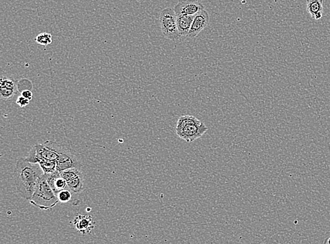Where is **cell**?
I'll list each match as a JSON object with an SVG mask.
<instances>
[{
	"mask_svg": "<svg viewBox=\"0 0 330 244\" xmlns=\"http://www.w3.org/2000/svg\"><path fill=\"white\" fill-rule=\"evenodd\" d=\"M194 16H177V25L181 37H188L193 22Z\"/></svg>",
	"mask_w": 330,
	"mask_h": 244,
	"instance_id": "obj_12",
	"label": "cell"
},
{
	"mask_svg": "<svg viewBox=\"0 0 330 244\" xmlns=\"http://www.w3.org/2000/svg\"><path fill=\"white\" fill-rule=\"evenodd\" d=\"M58 200L61 203H68L72 198V192L69 189H64L56 194Z\"/></svg>",
	"mask_w": 330,
	"mask_h": 244,
	"instance_id": "obj_18",
	"label": "cell"
},
{
	"mask_svg": "<svg viewBox=\"0 0 330 244\" xmlns=\"http://www.w3.org/2000/svg\"><path fill=\"white\" fill-rule=\"evenodd\" d=\"M0 88L18 91L16 83L13 79L7 77H3L0 79Z\"/></svg>",
	"mask_w": 330,
	"mask_h": 244,
	"instance_id": "obj_15",
	"label": "cell"
},
{
	"mask_svg": "<svg viewBox=\"0 0 330 244\" xmlns=\"http://www.w3.org/2000/svg\"><path fill=\"white\" fill-rule=\"evenodd\" d=\"M306 9L314 20H321L323 16V0H307Z\"/></svg>",
	"mask_w": 330,
	"mask_h": 244,
	"instance_id": "obj_10",
	"label": "cell"
},
{
	"mask_svg": "<svg viewBox=\"0 0 330 244\" xmlns=\"http://www.w3.org/2000/svg\"><path fill=\"white\" fill-rule=\"evenodd\" d=\"M44 175V172L38 163H31L26 158H20L16 162L14 172L17 192L24 199L29 201Z\"/></svg>",
	"mask_w": 330,
	"mask_h": 244,
	"instance_id": "obj_1",
	"label": "cell"
},
{
	"mask_svg": "<svg viewBox=\"0 0 330 244\" xmlns=\"http://www.w3.org/2000/svg\"><path fill=\"white\" fill-rule=\"evenodd\" d=\"M29 201L32 205L43 211L52 209L59 202L55 193L45 179V175L39 181L36 190Z\"/></svg>",
	"mask_w": 330,
	"mask_h": 244,
	"instance_id": "obj_4",
	"label": "cell"
},
{
	"mask_svg": "<svg viewBox=\"0 0 330 244\" xmlns=\"http://www.w3.org/2000/svg\"><path fill=\"white\" fill-rule=\"evenodd\" d=\"M35 41L39 45L47 46L52 43V36L51 34L48 33H39L38 35H37Z\"/></svg>",
	"mask_w": 330,
	"mask_h": 244,
	"instance_id": "obj_17",
	"label": "cell"
},
{
	"mask_svg": "<svg viewBox=\"0 0 330 244\" xmlns=\"http://www.w3.org/2000/svg\"><path fill=\"white\" fill-rule=\"evenodd\" d=\"M67 184L71 192L74 193V194H80L84 189L85 177L84 173L82 172L74 179L68 181Z\"/></svg>",
	"mask_w": 330,
	"mask_h": 244,
	"instance_id": "obj_13",
	"label": "cell"
},
{
	"mask_svg": "<svg viewBox=\"0 0 330 244\" xmlns=\"http://www.w3.org/2000/svg\"><path fill=\"white\" fill-rule=\"evenodd\" d=\"M0 90H1L2 99L6 100L11 99V98L14 97V95L17 92L14 90H7V89L0 88Z\"/></svg>",
	"mask_w": 330,
	"mask_h": 244,
	"instance_id": "obj_20",
	"label": "cell"
},
{
	"mask_svg": "<svg viewBox=\"0 0 330 244\" xmlns=\"http://www.w3.org/2000/svg\"><path fill=\"white\" fill-rule=\"evenodd\" d=\"M22 96L31 101L33 99V94L31 90H24L22 92Z\"/></svg>",
	"mask_w": 330,
	"mask_h": 244,
	"instance_id": "obj_22",
	"label": "cell"
},
{
	"mask_svg": "<svg viewBox=\"0 0 330 244\" xmlns=\"http://www.w3.org/2000/svg\"><path fill=\"white\" fill-rule=\"evenodd\" d=\"M37 158H38L37 159V163L42 168L45 175L53 173V172L57 170V163H56V162L51 161V160H46V159L39 158L38 156H37Z\"/></svg>",
	"mask_w": 330,
	"mask_h": 244,
	"instance_id": "obj_14",
	"label": "cell"
},
{
	"mask_svg": "<svg viewBox=\"0 0 330 244\" xmlns=\"http://www.w3.org/2000/svg\"><path fill=\"white\" fill-rule=\"evenodd\" d=\"M80 173H82V172L78 168H71V169L64 170V171L60 172L61 177L67 181V182L71 181V179H74L75 177L80 175Z\"/></svg>",
	"mask_w": 330,
	"mask_h": 244,
	"instance_id": "obj_16",
	"label": "cell"
},
{
	"mask_svg": "<svg viewBox=\"0 0 330 244\" xmlns=\"http://www.w3.org/2000/svg\"><path fill=\"white\" fill-rule=\"evenodd\" d=\"M203 9L204 6L195 0H180L174 7L176 16H194Z\"/></svg>",
	"mask_w": 330,
	"mask_h": 244,
	"instance_id": "obj_6",
	"label": "cell"
},
{
	"mask_svg": "<svg viewBox=\"0 0 330 244\" xmlns=\"http://www.w3.org/2000/svg\"><path fill=\"white\" fill-rule=\"evenodd\" d=\"M25 158L28 162H31V163H37V159H38V158H37L36 149H35V146L32 147L31 151L28 153L27 157Z\"/></svg>",
	"mask_w": 330,
	"mask_h": 244,
	"instance_id": "obj_19",
	"label": "cell"
},
{
	"mask_svg": "<svg viewBox=\"0 0 330 244\" xmlns=\"http://www.w3.org/2000/svg\"><path fill=\"white\" fill-rule=\"evenodd\" d=\"M45 177L49 185L56 195L64 189H69L67 181L61 177L60 172H58V170L53 173L46 174L45 175Z\"/></svg>",
	"mask_w": 330,
	"mask_h": 244,
	"instance_id": "obj_9",
	"label": "cell"
},
{
	"mask_svg": "<svg viewBox=\"0 0 330 244\" xmlns=\"http://www.w3.org/2000/svg\"><path fill=\"white\" fill-rule=\"evenodd\" d=\"M30 100L26 99V98L23 97L22 96H19L17 98L16 104L20 107H25L26 106L29 105Z\"/></svg>",
	"mask_w": 330,
	"mask_h": 244,
	"instance_id": "obj_21",
	"label": "cell"
},
{
	"mask_svg": "<svg viewBox=\"0 0 330 244\" xmlns=\"http://www.w3.org/2000/svg\"><path fill=\"white\" fill-rule=\"evenodd\" d=\"M209 23V14L205 9L198 12L197 14L194 15L193 22L189 32L188 37L194 39L197 37L201 31L208 26Z\"/></svg>",
	"mask_w": 330,
	"mask_h": 244,
	"instance_id": "obj_7",
	"label": "cell"
},
{
	"mask_svg": "<svg viewBox=\"0 0 330 244\" xmlns=\"http://www.w3.org/2000/svg\"><path fill=\"white\" fill-rule=\"evenodd\" d=\"M75 229L82 235L91 233L95 228V222L92 216L86 215H78L73 220Z\"/></svg>",
	"mask_w": 330,
	"mask_h": 244,
	"instance_id": "obj_8",
	"label": "cell"
},
{
	"mask_svg": "<svg viewBox=\"0 0 330 244\" xmlns=\"http://www.w3.org/2000/svg\"><path fill=\"white\" fill-rule=\"evenodd\" d=\"M160 25L164 36L171 41H178L181 37L177 25V16L174 9L166 8L160 14Z\"/></svg>",
	"mask_w": 330,
	"mask_h": 244,
	"instance_id": "obj_5",
	"label": "cell"
},
{
	"mask_svg": "<svg viewBox=\"0 0 330 244\" xmlns=\"http://www.w3.org/2000/svg\"><path fill=\"white\" fill-rule=\"evenodd\" d=\"M208 130L209 127L204 123L192 115L181 116L175 126V133L187 143L200 139Z\"/></svg>",
	"mask_w": 330,
	"mask_h": 244,
	"instance_id": "obj_2",
	"label": "cell"
},
{
	"mask_svg": "<svg viewBox=\"0 0 330 244\" xmlns=\"http://www.w3.org/2000/svg\"><path fill=\"white\" fill-rule=\"evenodd\" d=\"M53 150L56 151L58 154L57 170L62 172L64 170L71 169V168H78L81 169L82 163L80 159L75 154L72 149L70 148L67 145L51 141L45 142Z\"/></svg>",
	"mask_w": 330,
	"mask_h": 244,
	"instance_id": "obj_3",
	"label": "cell"
},
{
	"mask_svg": "<svg viewBox=\"0 0 330 244\" xmlns=\"http://www.w3.org/2000/svg\"><path fill=\"white\" fill-rule=\"evenodd\" d=\"M324 244H330V236L325 239V241H324Z\"/></svg>",
	"mask_w": 330,
	"mask_h": 244,
	"instance_id": "obj_23",
	"label": "cell"
},
{
	"mask_svg": "<svg viewBox=\"0 0 330 244\" xmlns=\"http://www.w3.org/2000/svg\"><path fill=\"white\" fill-rule=\"evenodd\" d=\"M37 156L39 158L46 159L51 161H57L58 154L56 151L51 148L49 145L44 143L43 144H37L35 145Z\"/></svg>",
	"mask_w": 330,
	"mask_h": 244,
	"instance_id": "obj_11",
	"label": "cell"
}]
</instances>
